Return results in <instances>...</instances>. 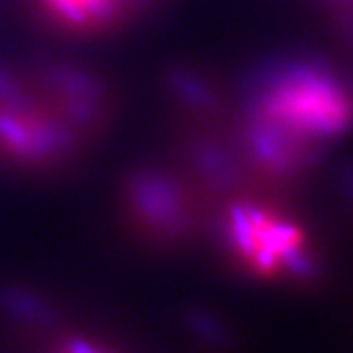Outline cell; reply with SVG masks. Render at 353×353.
Masks as SVG:
<instances>
[{
	"label": "cell",
	"instance_id": "1",
	"mask_svg": "<svg viewBox=\"0 0 353 353\" xmlns=\"http://www.w3.org/2000/svg\"><path fill=\"white\" fill-rule=\"evenodd\" d=\"M108 85L73 63H0V161L24 173L63 169L110 124Z\"/></svg>",
	"mask_w": 353,
	"mask_h": 353
},
{
	"label": "cell",
	"instance_id": "2",
	"mask_svg": "<svg viewBox=\"0 0 353 353\" xmlns=\"http://www.w3.org/2000/svg\"><path fill=\"white\" fill-rule=\"evenodd\" d=\"M212 220L236 265L255 277L299 281L314 275L306 232L275 204L240 190L216 208Z\"/></svg>",
	"mask_w": 353,
	"mask_h": 353
},
{
	"label": "cell",
	"instance_id": "3",
	"mask_svg": "<svg viewBox=\"0 0 353 353\" xmlns=\"http://www.w3.org/2000/svg\"><path fill=\"white\" fill-rule=\"evenodd\" d=\"M120 210L139 240L176 245L201 234L204 224L214 218L216 206L183 165H153L126 176Z\"/></svg>",
	"mask_w": 353,
	"mask_h": 353
},
{
	"label": "cell",
	"instance_id": "4",
	"mask_svg": "<svg viewBox=\"0 0 353 353\" xmlns=\"http://www.w3.org/2000/svg\"><path fill=\"white\" fill-rule=\"evenodd\" d=\"M32 14L51 32L99 38L118 32L161 0H28Z\"/></svg>",
	"mask_w": 353,
	"mask_h": 353
},
{
	"label": "cell",
	"instance_id": "5",
	"mask_svg": "<svg viewBox=\"0 0 353 353\" xmlns=\"http://www.w3.org/2000/svg\"><path fill=\"white\" fill-rule=\"evenodd\" d=\"M63 353H101V352H99V350H94V347H90L88 343L75 341V343H69V345L65 347Z\"/></svg>",
	"mask_w": 353,
	"mask_h": 353
}]
</instances>
